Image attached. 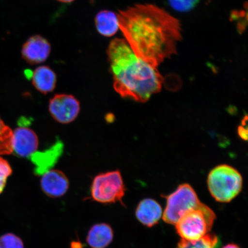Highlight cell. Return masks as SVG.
<instances>
[{
    "instance_id": "obj_5",
    "label": "cell",
    "mask_w": 248,
    "mask_h": 248,
    "mask_svg": "<svg viewBox=\"0 0 248 248\" xmlns=\"http://www.w3.org/2000/svg\"><path fill=\"white\" fill-rule=\"evenodd\" d=\"M122 174L119 170L100 173L93 179L91 187V199L104 204L120 202L125 193Z\"/></svg>"
},
{
    "instance_id": "obj_14",
    "label": "cell",
    "mask_w": 248,
    "mask_h": 248,
    "mask_svg": "<svg viewBox=\"0 0 248 248\" xmlns=\"http://www.w3.org/2000/svg\"><path fill=\"white\" fill-rule=\"evenodd\" d=\"M32 84L38 91L47 94L54 91L57 83V76L51 68L39 66L33 71Z\"/></svg>"
},
{
    "instance_id": "obj_3",
    "label": "cell",
    "mask_w": 248,
    "mask_h": 248,
    "mask_svg": "<svg viewBox=\"0 0 248 248\" xmlns=\"http://www.w3.org/2000/svg\"><path fill=\"white\" fill-rule=\"evenodd\" d=\"M211 195L219 202L228 203L240 194L243 178L233 167L222 164L211 170L207 178Z\"/></svg>"
},
{
    "instance_id": "obj_7",
    "label": "cell",
    "mask_w": 248,
    "mask_h": 248,
    "mask_svg": "<svg viewBox=\"0 0 248 248\" xmlns=\"http://www.w3.org/2000/svg\"><path fill=\"white\" fill-rule=\"evenodd\" d=\"M49 111L58 123L69 124L73 122L78 115L79 102L71 95H55L49 101Z\"/></svg>"
},
{
    "instance_id": "obj_18",
    "label": "cell",
    "mask_w": 248,
    "mask_h": 248,
    "mask_svg": "<svg viewBox=\"0 0 248 248\" xmlns=\"http://www.w3.org/2000/svg\"><path fill=\"white\" fill-rule=\"evenodd\" d=\"M0 248H24V245L17 235L7 233L0 237Z\"/></svg>"
},
{
    "instance_id": "obj_13",
    "label": "cell",
    "mask_w": 248,
    "mask_h": 248,
    "mask_svg": "<svg viewBox=\"0 0 248 248\" xmlns=\"http://www.w3.org/2000/svg\"><path fill=\"white\" fill-rule=\"evenodd\" d=\"M62 143L58 142L45 153H36L31 155V160L36 166L34 172L36 175H42L50 170L57 162L62 153Z\"/></svg>"
},
{
    "instance_id": "obj_20",
    "label": "cell",
    "mask_w": 248,
    "mask_h": 248,
    "mask_svg": "<svg viewBox=\"0 0 248 248\" xmlns=\"http://www.w3.org/2000/svg\"><path fill=\"white\" fill-rule=\"evenodd\" d=\"M12 173V170L7 161L0 157V194L4 191L7 179Z\"/></svg>"
},
{
    "instance_id": "obj_11",
    "label": "cell",
    "mask_w": 248,
    "mask_h": 248,
    "mask_svg": "<svg viewBox=\"0 0 248 248\" xmlns=\"http://www.w3.org/2000/svg\"><path fill=\"white\" fill-rule=\"evenodd\" d=\"M162 213L160 204L150 198L141 201L136 210V218L148 227L156 225L162 217Z\"/></svg>"
},
{
    "instance_id": "obj_19",
    "label": "cell",
    "mask_w": 248,
    "mask_h": 248,
    "mask_svg": "<svg viewBox=\"0 0 248 248\" xmlns=\"http://www.w3.org/2000/svg\"><path fill=\"white\" fill-rule=\"evenodd\" d=\"M169 4L175 10L186 12L195 7L201 0H168Z\"/></svg>"
},
{
    "instance_id": "obj_6",
    "label": "cell",
    "mask_w": 248,
    "mask_h": 248,
    "mask_svg": "<svg viewBox=\"0 0 248 248\" xmlns=\"http://www.w3.org/2000/svg\"><path fill=\"white\" fill-rule=\"evenodd\" d=\"M167 206L163 215L164 221L175 225L188 211L201 203L196 193L190 185L182 184L175 192L166 197Z\"/></svg>"
},
{
    "instance_id": "obj_21",
    "label": "cell",
    "mask_w": 248,
    "mask_h": 248,
    "mask_svg": "<svg viewBox=\"0 0 248 248\" xmlns=\"http://www.w3.org/2000/svg\"><path fill=\"white\" fill-rule=\"evenodd\" d=\"M222 248H240L239 247L237 246V245L234 244H230L227 245V246H226Z\"/></svg>"
},
{
    "instance_id": "obj_1",
    "label": "cell",
    "mask_w": 248,
    "mask_h": 248,
    "mask_svg": "<svg viewBox=\"0 0 248 248\" xmlns=\"http://www.w3.org/2000/svg\"><path fill=\"white\" fill-rule=\"evenodd\" d=\"M117 15L125 41L141 60L157 68L176 53L181 23L169 12L153 4H137Z\"/></svg>"
},
{
    "instance_id": "obj_10",
    "label": "cell",
    "mask_w": 248,
    "mask_h": 248,
    "mask_svg": "<svg viewBox=\"0 0 248 248\" xmlns=\"http://www.w3.org/2000/svg\"><path fill=\"white\" fill-rule=\"evenodd\" d=\"M38 138L32 130L21 126L15 130L12 138V150L18 156L31 157L38 147Z\"/></svg>"
},
{
    "instance_id": "obj_8",
    "label": "cell",
    "mask_w": 248,
    "mask_h": 248,
    "mask_svg": "<svg viewBox=\"0 0 248 248\" xmlns=\"http://www.w3.org/2000/svg\"><path fill=\"white\" fill-rule=\"evenodd\" d=\"M51 46L47 40L40 35L31 36L23 46L21 54L31 64L43 63L50 55Z\"/></svg>"
},
{
    "instance_id": "obj_9",
    "label": "cell",
    "mask_w": 248,
    "mask_h": 248,
    "mask_svg": "<svg viewBox=\"0 0 248 248\" xmlns=\"http://www.w3.org/2000/svg\"><path fill=\"white\" fill-rule=\"evenodd\" d=\"M40 186L46 196L58 198L66 194L69 188V181L61 170H49L42 175Z\"/></svg>"
},
{
    "instance_id": "obj_4",
    "label": "cell",
    "mask_w": 248,
    "mask_h": 248,
    "mask_svg": "<svg viewBox=\"0 0 248 248\" xmlns=\"http://www.w3.org/2000/svg\"><path fill=\"white\" fill-rule=\"evenodd\" d=\"M216 218L213 211L201 203L181 217L175 225L176 231L184 239L197 240L208 233Z\"/></svg>"
},
{
    "instance_id": "obj_15",
    "label": "cell",
    "mask_w": 248,
    "mask_h": 248,
    "mask_svg": "<svg viewBox=\"0 0 248 248\" xmlns=\"http://www.w3.org/2000/svg\"><path fill=\"white\" fill-rule=\"evenodd\" d=\"M95 24L98 32L105 37L114 36L119 29L117 14L108 10L98 12L95 16Z\"/></svg>"
},
{
    "instance_id": "obj_16",
    "label": "cell",
    "mask_w": 248,
    "mask_h": 248,
    "mask_svg": "<svg viewBox=\"0 0 248 248\" xmlns=\"http://www.w3.org/2000/svg\"><path fill=\"white\" fill-rule=\"evenodd\" d=\"M218 238L215 234H207L197 240H188L182 238L177 248H217Z\"/></svg>"
},
{
    "instance_id": "obj_22",
    "label": "cell",
    "mask_w": 248,
    "mask_h": 248,
    "mask_svg": "<svg viewBox=\"0 0 248 248\" xmlns=\"http://www.w3.org/2000/svg\"><path fill=\"white\" fill-rule=\"evenodd\" d=\"M57 1L63 3H70L75 1V0H57Z\"/></svg>"
},
{
    "instance_id": "obj_12",
    "label": "cell",
    "mask_w": 248,
    "mask_h": 248,
    "mask_svg": "<svg viewBox=\"0 0 248 248\" xmlns=\"http://www.w3.org/2000/svg\"><path fill=\"white\" fill-rule=\"evenodd\" d=\"M113 237V231L110 225L98 223L89 229L86 242L91 248H107L112 242Z\"/></svg>"
},
{
    "instance_id": "obj_17",
    "label": "cell",
    "mask_w": 248,
    "mask_h": 248,
    "mask_svg": "<svg viewBox=\"0 0 248 248\" xmlns=\"http://www.w3.org/2000/svg\"><path fill=\"white\" fill-rule=\"evenodd\" d=\"M13 132L0 118V155H9L12 150Z\"/></svg>"
},
{
    "instance_id": "obj_2",
    "label": "cell",
    "mask_w": 248,
    "mask_h": 248,
    "mask_svg": "<svg viewBox=\"0 0 248 248\" xmlns=\"http://www.w3.org/2000/svg\"><path fill=\"white\" fill-rule=\"evenodd\" d=\"M107 55L114 88L122 97L145 102L160 91L163 78L157 68L139 58L125 40H111Z\"/></svg>"
}]
</instances>
